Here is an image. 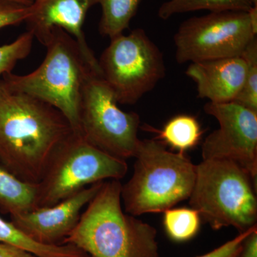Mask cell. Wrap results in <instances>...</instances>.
<instances>
[{
    "label": "cell",
    "mask_w": 257,
    "mask_h": 257,
    "mask_svg": "<svg viewBox=\"0 0 257 257\" xmlns=\"http://www.w3.org/2000/svg\"><path fill=\"white\" fill-rule=\"evenodd\" d=\"M72 133L58 109L12 89L0 76V163L11 173L38 183L54 152Z\"/></svg>",
    "instance_id": "cell-1"
},
{
    "label": "cell",
    "mask_w": 257,
    "mask_h": 257,
    "mask_svg": "<svg viewBox=\"0 0 257 257\" xmlns=\"http://www.w3.org/2000/svg\"><path fill=\"white\" fill-rule=\"evenodd\" d=\"M120 180L103 182L62 244L92 257H160L157 231L123 211Z\"/></svg>",
    "instance_id": "cell-2"
},
{
    "label": "cell",
    "mask_w": 257,
    "mask_h": 257,
    "mask_svg": "<svg viewBox=\"0 0 257 257\" xmlns=\"http://www.w3.org/2000/svg\"><path fill=\"white\" fill-rule=\"evenodd\" d=\"M46 55L33 72L2 75L9 87L53 106L80 134L79 111L83 87L88 76L99 72L88 61L77 40L62 29L53 28L45 45ZM100 75V74H99Z\"/></svg>",
    "instance_id": "cell-3"
},
{
    "label": "cell",
    "mask_w": 257,
    "mask_h": 257,
    "mask_svg": "<svg viewBox=\"0 0 257 257\" xmlns=\"http://www.w3.org/2000/svg\"><path fill=\"white\" fill-rule=\"evenodd\" d=\"M134 172L121 186L125 212L137 216L164 212L189 199L197 165L180 152L169 151L157 140H140Z\"/></svg>",
    "instance_id": "cell-4"
},
{
    "label": "cell",
    "mask_w": 257,
    "mask_h": 257,
    "mask_svg": "<svg viewBox=\"0 0 257 257\" xmlns=\"http://www.w3.org/2000/svg\"><path fill=\"white\" fill-rule=\"evenodd\" d=\"M256 181L231 161L203 160L197 165L189 204L214 230L233 226L243 233L256 226Z\"/></svg>",
    "instance_id": "cell-5"
},
{
    "label": "cell",
    "mask_w": 257,
    "mask_h": 257,
    "mask_svg": "<svg viewBox=\"0 0 257 257\" xmlns=\"http://www.w3.org/2000/svg\"><path fill=\"white\" fill-rule=\"evenodd\" d=\"M127 171L126 160L102 151L73 132L51 157L37 183L34 209L55 205L106 179L120 180Z\"/></svg>",
    "instance_id": "cell-6"
},
{
    "label": "cell",
    "mask_w": 257,
    "mask_h": 257,
    "mask_svg": "<svg viewBox=\"0 0 257 257\" xmlns=\"http://www.w3.org/2000/svg\"><path fill=\"white\" fill-rule=\"evenodd\" d=\"M98 64L118 104H136L165 75L163 54L141 28L111 38Z\"/></svg>",
    "instance_id": "cell-7"
},
{
    "label": "cell",
    "mask_w": 257,
    "mask_h": 257,
    "mask_svg": "<svg viewBox=\"0 0 257 257\" xmlns=\"http://www.w3.org/2000/svg\"><path fill=\"white\" fill-rule=\"evenodd\" d=\"M110 88L92 72L83 87L79 111L80 135L102 151L126 160L135 157L140 139V115L117 105Z\"/></svg>",
    "instance_id": "cell-8"
},
{
    "label": "cell",
    "mask_w": 257,
    "mask_h": 257,
    "mask_svg": "<svg viewBox=\"0 0 257 257\" xmlns=\"http://www.w3.org/2000/svg\"><path fill=\"white\" fill-rule=\"evenodd\" d=\"M248 12L209 13L185 20L174 37L179 64L239 57L256 37Z\"/></svg>",
    "instance_id": "cell-9"
},
{
    "label": "cell",
    "mask_w": 257,
    "mask_h": 257,
    "mask_svg": "<svg viewBox=\"0 0 257 257\" xmlns=\"http://www.w3.org/2000/svg\"><path fill=\"white\" fill-rule=\"evenodd\" d=\"M207 114L214 116L219 127L204 140L203 160L231 161L242 167L256 181L257 176V111L237 103L209 102Z\"/></svg>",
    "instance_id": "cell-10"
},
{
    "label": "cell",
    "mask_w": 257,
    "mask_h": 257,
    "mask_svg": "<svg viewBox=\"0 0 257 257\" xmlns=\"http://www.w3.org/2000/svg\"><path fill=\"white\" fill-rule=\"evenodd\" d=\"M103 182L89 186L55 205L10 216L11 222L37 242L62 244L78 223L83 208L96 195Z\"/></svg>",
    "instance_id": "cell-11"
},
{
    "label": "cell",
    "mask_w": 257,
    "mask_h": 257,
    "mask_svg": "<svg viewBox=\"0 0 257 257\" xmlns=\"http://www.w3.org/2000/svg\"><path fill=\"white\" fill-rule=\"evenodd\" d=\"M98 3L99 0H33L25 23L28 31L44 46L53 28L64 30L77 40L89 63L100 73L98 60L83 31L88 12Z\"/></svg>",
    "instance_id": "cell-12"
},
{
    "label": "cell",
    "mask_w": 257,
    "mask_h": 257,
    "mask_svg": "<svg viewBox=\"0 0 257 257\" xmlns=\"http://www.w3.org/2000/svg\"><path fill=\"white\" fill-rule=\"evenodd\" d=\"M246 72V61L239 56L192 62L186 74L195 82L198 97L209 102L227 103L239 95Z\"/></svg>",
    "instance_id": "cell-13"
},
{
    "label": "cell",
    "mask_w": 257,
    "mask_h": 257,
    "mask_svg": "<svg viewBox=\"0 0 257 257\" xmlns=\"http://www.w3.org/2000/svg\"><path fill=\"white\" fill-rule=\"evenodd\" d=\"M37 184L19 179L0 163V211L10 216L33 210Z\"/></svg>",
    "instance_id": "cell-14"
},
{
    "label": "cell",
    "mask_w": 257,
    "mask_h": 257,
    "mask_svg": "<svg viewBox=\"0 0 257 257\" xmlns=\"http://www.w3.org/2000/svg\"><path fill=\"white\" fill-rule=\"evenodd\" d=\"M150 130L157 134L156 140L182 154L197 146L203 134L198 120L188 114L174 116L162 130Z\"/></svg>",
    "instance_id": "cell-15"
},
{
    "label": "cell",
    "mask_w": 257,
    "mask_h": 257,
    "mask_svg": "<svg viewBox=\"0 0 257 257\" xmlns=\"http://www.w3.org/2000/svg\"><path fill=\"white\" fill-rule=\"evenodd\" d=\"M0 242L10 243L23 248L37 257H78L84 251L71 244L46 245L34 241L11 221L0 216Z\"/></svg>",
    "instance_id": "cell-16"
},
{
    "label": "cell",
    "mask_w": 257,
    "mask_h": 257,
    "mask_svg": "<svg viewBox=\"0 0 257 257\" xmlns=\"http://www.w3.org/2000/svg\"><path fill=\"white\" fill-rule=\"evenodd\" d=\"M141 0H99L101 17L99 30L109 38L124 33L136 15Z\"/></svg>",
    "instance_id": "cell-17"
},
{
    "label": "cell",
    "mask_w": 257,
    "mask_h": 257,
    "mask_svg": "<svg viewBox=\"0 0 257 257\" xmlns=\"http://www.w3.org/2000/svg\"><path fill=\"white\" fill-rule=\"evenodd\" d=\"M253 5L250 0H168L158 10L159 18L168 20L176 15L207 10L210 13L224 11L248 12Z\"/></svg>",
    "instance_id": "cell-18"
},
{
    "label": "cell",
    "mask_w": 257,
    "mask_h": 257,
    "mask_svg": "<svg viewBox=\"0 0 257 257\" xmlns=\"http://www.w3.org/2000/svg\"><path fill=\"white\" fill-rule=\"evenodd\" d=\"M201 216L193 208H170L164 211V227L169 237L177 242L193 239L200 228Z\"/></svg>",
    "instance_id": "cell-19"
},
{
    "label": "cell",
    "mask_w": 257,
    "mask_h": 257,
    "mask_svg": "<svg viewBox=\"0 0 257 257\" xmlns=\"http://www.w3.org/2000/svg\"><path fill=\"white\" fill-rule=\"evenodd\" d=\"M241 57L246 63V72L243 87L234 102L257 111V40L250 42Z\"/></svg>",
    "instance_id": "cell-20"
},
{
    "label": "cell",
    "mask_w": 257,
    "mask_h": 257,
    "mask_svg": "<svg viewBox=\"0 0 257 257\" xmlns=\"http://www.w3.org/2000/svg\"><path fill=\"white\" fill-rule=\"evenodd\" d=\"M34 38L33 34L28 30L14 42L0 46V76L13 72L19 61L30 55Z\"/></svg>",
    "instance_id": "cell-21"
},
{
    "label": "cell",
    "mask_w": 257,
    "mask_h": 257,
    "mask_svg": "<svg viewBox=\"0 0 257 257\" xmlns=\"http://www.w3.org/2000/svg\"><path fill=\"white\" fill-rule=\"evenodd\" d=\"M30 13V6L9 0H0V30L25 23Z\"/></svg>",
    "instance_id": "cell-22"
},
{
    "label": "cell",
    "mask_w": 257,
    "mask_h": 257,
    "mask_svg": "<svg viewBox=\"0 0 257 257\" xmlns=\"http://www.w3.org/2000/svg\"><path fill=\"white\" fill-rule=\"evenodd\" d=\"M256 226H253L247 230V231H244L243 233H239V234L237 236L234 238V239L230 240L219 246V247L215 248L210 252L205 253V254L202 255V256L197 257H236L239 254L240 250H241V246H242V243L243 240L246 237V236L250 232L253 228L256 227Z\"/></svg>",
    "instance_id": "cell-23"
},
{
    "label": "cell",
    "mask_w": 257,
    "mask_h": 257,
    "mask_svg": "<svg viewBox=\"0 0 257 257\" xmlns=\"http://www.w3.org/2000/svg\"><path fill=\"white\" fill-rule=\"evenodd\" d=\"M236 257H257L256 226L243 240L241 250Z\"/></svg>",
    "instance_id": "cell-24"
},
{
    "label": "cell",
    "mask_w": 257,
    "mask_h": 257,
    "mask_svg": "<svg viewBox=\"0 0 257 257\" xmlns=\"http://www.w3.org/2000/svg\"><path fill=\"white\" fill-rule=\"evenodd\" d=\"M0 257H37L23 248L10 243L0 242Z\"/></svg>",
    "instance_id": "cell-25"
},
{
    "label": "cell",
    "mask_w": 257,
    "mask_h": 257,
    "mask_svg": "<svg viewBox=\"0 0 257 257\" xmlns=\"http://www.w3.org/2000/svg\"><path fill=\"white\" fill-rule=\"evenodd\" d=\"M9 1L15 2V3L28 5V6H30L33 3V0H9Z\"/></svg>",
    "instance_id": "cell-26"
},
{
    "label": "cell",
    "mask_w": 257,
    "mask_h": 257,
    "mask_svg": "<svg viewBox=\"0 0 257 257\" xmlns=\"http://www.w3.org/2000/svg\"><path fill=\"white\" fill-rule=\"evenodd\" d=\"M253 6H257V0H250Z\"/></svg>",
    "instance_id": "cell-27"
},
{
    "label": "cell",
    "mask_w": 257,
    "mask_h": 257,
    "mask_svg": "<svg viewBox=\"0 0 257 257\" xmlns=\"http://www.w3.org/2000/svg\"><path fill=\"white\" fill-rule=\"evenodd\" d=\"M78 257H92L88 255L87 253H85V254L82 255V256H78Z\"/></svg>",
    "instance_id": "cell-28"
}]
</instances>
